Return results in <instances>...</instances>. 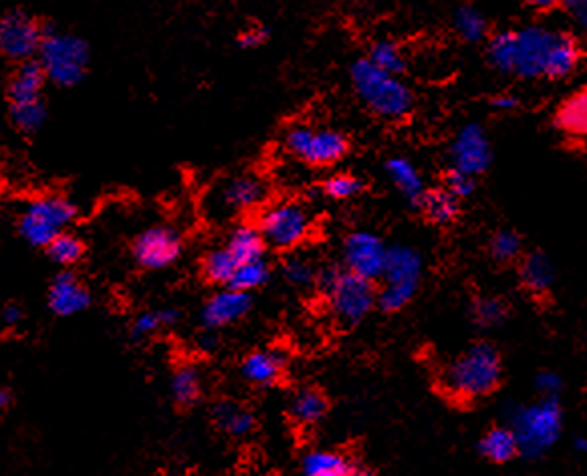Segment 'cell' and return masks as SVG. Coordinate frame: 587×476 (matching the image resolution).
I'll return each instance as SVG.
<instances>
[{"label": "cell", "mask_w": 587, "mask_h": 476, "mask_svg": "<svg viewBox=\"0 0 587 476\" xmlns=\"http://www.w3.org/2000/svg\"><path fill=\"white\" fill-rule=\"evenodd\" d=\"M487 55L491 65L505 75L525 81H561L577 69L581 47L567 31L527 25L493 35Z\"/></svg>", "instance_id": "6da1fadb"}, {"label": "cell", "mask_w": 587, "mask_h": 476, "mask_svg": "<svg viewBox=\"0 0 587 476\" xmlns=\"http://www.w3.org/2000/svg\"><path fill=\"white\" fill-rule=\"evenodd\" d=\"M503 378L499 349L489 341L473 343L442 370V390L460 402H475L493 394Z\"/></svg>", "instance_id": "7a4b0ae2"}, {"label": "cell", "mask_w": 587, "mask_h": 476, "mask_svg": "<svg viewBox=\"0 0 587 476\" xmlns=\"http://www.w3.org/2000/svg\"><path fill=\"white\" fill-rule=\"evenodd\" d=\"M351 85L372 113L392 122L408 117L414 107L412 89L400 77L378 69L368 59L351 65Z\"/></svg>", "instance_id": "3957f363"}, {"label": "cell", "mask_w": 587, "mask_h": 476, "mask_svg": "<svg viewBox=\"0 0 587 476\" xmlns=\"http://www.w3.org/2000/svg\"><path fill=\"white\" fill-rule=\"evenodd\" d=\"M317 285L327 297L333 317L343 325L362 323L378 303L374 283L349 271L327 267L317 273Z\"/></svg>", "instance_id": "277c9868"}, {"label": "cell", "mask_w": 587, "mask_h": 476, "mask_svg": "<svg viewBox=\"0 0 587 476\" xmlns=\"http://www.w3.org/2000/svg\"><path fill=\"white\" fill-rule=\"evenodd\" d=\"M519 452L537 458L543 456L561 436L563 414L557 400L541 398L539 402L519 406L511 414V424Z\"/></svg>", "instance_id": "5b68a950"}, {"label": "cell", "mask_w": 587, "mask_h": 476, "mask_svg": "<svg viewBox=\"0 0 587 476\" xmlns=\"http://www.w3.org/2000/svg\"><path fill=\"white\" fill-rule=\"evenodd\" d=\"M424 273V259L410 245H394L388 249L386 267L382 273V289L378 305L386 313L402 311L418 293Z\"/></svg>", "instance_id": "8992f818"}, {"label": "cell", "mask_w": 587, "mask_h": 476, "mask_svg": "<svg viewBox=\"0 0 587 476\" xmlns=\"http://www.w3.org/2000/svg\"><path fill=\"white\" fill-rule=\"evenodd\" d=\"M87 63L89 47L81 37L67 33L45 35L39 51V65L53 83L61 87L77 85L85 77Z\"/></svg>", "instance_id": "52a82bcc"}, {"label": "cell", "mask_w": 587, "mask_h": 476, "mask_svg": "<svg viewBox=\"0 0 587 476\" xmlns=\"http://www.w3.org/2000/svg\"><path fill=\"white\" fill-rule=\"evenodd\" d=\"M257 226L269 247L289 251L307 241L313 230V218L301 202L279 200L263 210Z\"/></svg>", "instance_id": "ba28073f"}, {"label": "cell", "mask_w": 587, "mask_h": 476, "mask_svg": "<svg viewBox=\"0 0 587 476\" xmlns=\"http://www.w3.org/2000/svg\"><path fill=\"white\" fill-rule=\"evenodd\" d=\"M75 216L77 208L71 200L63 196H41L25 208L19 230L27 243L47 249Z\"/></svg>", "instance_id": "9c48e42d"}, {"label": "cell", "mask_w": 587, "mask_h": 476, "mask_svg": "<svg viewBox=\"0 0 587 476\" xmlns=\"http://www.w3.org/2000/svg\"><path fill=\"white\" fill-rule=\"evenodd\" d=\"M287 152L307 166H331L347 152V138L335 130L295 126L285 136Z\"/></svg>", "instance_id": "30bf717a"}, {"label": "cell", "mask_w": 587, "mask_h": 476, "mask_svg": "<svg viewBox=\"0 0 587 476\" xmlns=\"http://www.w3.org/2000/svg\"><path fill=\"white\" fill-rule=\"evenodd\" d=\"M450 168L460 170L468 176H481L493 164V144L485 128L477 122L462 126L448 148Z\"/></svg>", "instance_id": "8fae6325"}, {"label": "cell", "mask_w": 587, "mask_h": 476, "mask_svg": "<svg viewBox=\"0 0 587 476\" xmlns=\"http://www.w3.org/2000/svg\"><path fill=\"white\" fill-rule=\"evenodd\" d=\"M388 249L382 238L368 230L351 232L343 243V261L347 265V271L354 273L366 281L382 279Z\"/></svg>", "instance_id": "7c38bea8"}, {"label": "cell", "mask_w": 587, "mask_h": 476, "mask_svg": "<svg viewBox=\"0 0 587 476\" xmlns=\"http://www.w3.org/2000/svg\"><path fill=\"white\" fill-rule=\"evenodd\" d=\"M45 41L41 25L23 11L0 17V51L15 61H29Z\"/></svg>", "instance_id": "4fadbf2b"}, {"label": "cell", "mask_w": 587, "mask_h": 476, "mask_svg": "<svg viewBox=\"0 0 587 476\" xmlns=\"http://www.w3.org/2000/svg\"><path fill=\"white\" fill-rule=\"evenodd\" d=\"M182 253L180 234L170 226H154L142 232L134 243V259L150 271H160L178 261Z\"/></svg>", "instance_id": "5bb4252c"}, {"label": "cell", "mask_w": 587, "mask_h": 476, "mask_svg": "<svg viewBox=\"0 0 587 476\" xmlns=\"http://www.w3.org/2000/svg\"><path fill=\"white\" fill-rule=\"evenodd\" d=\"M267 194L269 188L259 176H234L218 190V204L230 214L249 212L259 208L267 200Z\"/></svg>", "instance_id": "9a60e30c"}, {"label": "cell", "mask_w": 587, "mask_h": 476, "mask_svg": "<svg viewBox=\"0 0 587 476\" xmlns=\"http://www.w3.org/2000/svg\"><path fill=\"white\" fill-rule=\"evenodd\" d=\"M251 307L253 299L249 293L224 289L214 293L202 307V323L208 331H216L241 321L251 311Z\"/></svg>", "instance_id": "2e32d148"}, {"label": "cell", "mask_w": 587, "mask_h": 476, "mask_svg": "<svg viewBox=\"0 0 587 476\" xmlns=\"http://www.w3.org/2000/svg\"><path fill=\"white\" fill-rule=\"evenodd\" d=\"M519 281L523 289L533 297L549 295L557 281V269L553 259L543 251L527 253L519 265Z\"/></svg>", "instance_id": "e0dca14e"}, {"label": "cell", "mask_w": 587, "mask_h": 476, "mask_svg": "<svg viewBox=\"0 0 587 476\" xmlns=\"http://www.w3.org/2000/svg\"><path fill=\"white\" fill-rule=\"evenodd\" d=\"M89 291L75 279L73 273L65 271L55 277L49 291V307L61 317H71L89 307Z\"/></svg>", "instance_id": "ac0fdd59"}, {"label": "cell", "mask_w": 587, "mask_h": 476, "mask_svg": "<svg viewBox=\"0 0 587 476\" xmlns=\"http://www.w3.org/2000/svg\"><path fill=\"white\" fill-rule=\"evenodd\" d=\"M555 128L573 140L587 138V87L567 95L553 115Z\"/></svg>", "instance_id": "d6986e66"}, {"label": "cell", "mask_w": 587, "mask_h": 476, "mask_svg": "<svg viewBox=\"0 0 587 476\" xmlns=\"http://www.w3.org/2000/svg\"><path fill=\"white\" fill-rule=\"evenodd\" d=\"M285 370V357L275 349H259L245 357L241 372L247 382L259 388L277 384Z\"/></svg>", "instance_id": "ffe728a7"}, {"label": "cell", "mask_w": 587, "mask_h": 476, "mask_svg": "<svg viewBox=\"0 0 587 476\" xmlns=\"http://www.w3.org/2000/svg\"><path fill=\"white\" fill-rule=\"evenodd\" d=\"M224 247L234 259H237L239 265L261 261L265 259L267 251V243L257 224H239L230 232Z\"/></svg>", "instance_id": "44dd1931"}, {"label": "cell", "mask_w": 587, "mask_h": 476, "mask_svg": "<svg viewBox=\"0 0 587 476\" xmlns=\"http://www.w3.org/2000/svg\"><path fill=\"white\" fill-rule=\"evenodd\" d=\"M386 174L390 178V182L398 188V192L412 204L418 206V202L422 200L426 186H424V178L418 172V168L402 156H394L386 162Z\"/></svg>", "instance_id": "7402d4cb"}, {"label": "cell", "mask_w": 587, "mask_h": 476, "mask_svg": "<svg viewBox=\"0 0 587 476\" xmlns=\"http://www.w3.org/2000/svg\"><path fill=\"white\" fill-rule=\"evenodd\" d=\"M432 224H452L460 214V200L454 198L446 188L426 190L416 206Z\"/></svg>", "instance_id": "603a6c76"}, {"label": "cell", "mask_w": 587, "mask_h": 476, "mask_svg": "<svg viewBox=\"0 0 587 476\" xmlns=\"http://www.w3.org/2000/svg\"><path fill=\"white\" fill-rule=\"evenodd\" d=\"M45 71L39 63L27 61L21 65V69L15 73L11 87H9V97L11 103H29V101H39L43 99V83H45Z\"/></svg>", "instance_id": "cb8c5ba5"}, {"label": "cell", "mask_w": 587, "mask_h": 476, "mask_svg": "<svg viewBox=\"0 0 587 476\" xmlns=\"http://www.w3.org/2000/svg\"><path fill=\"white\" fill-rule=\"evenodd\" d=\"M452 27L464 43H481L489 35L487 15L473 5H462L454 11Z\"/></svg>", "instance_id": "d4e9b609"}, {"label": "cell", "mask_w": 587, "mask_h": 476, "mask_svg": "<svg viewBox=\"0 0 587 476\" xmlns=\"http://www.w3.org/2000/svg\"><path fill=\"white\" fill-rule=\"evenodd\" d=\"M479 450L487 460L501 464L509 462L513 456L519 454V444L509 426H497L483 436Z\"/></svg>", "instance_id": "484cf974"}, {"label": "cell", "mask_w": 587, "mask_h": 476, "mask_svg": "<svg viewBox=\"0 0 587 476\" xmlns=\"http://www.w3.org/2000/svg\"><path fill=\"white\" fill-rule=\"evenodd\" d=\"M214 422L230 436H247L255 428V416L234 402H220L214 408Z\"/></svg>", "instance_id": "4316f807"}, {"label": "cell", "mask_w": 587, "mask_h": 476, "mask_svg": "<svg viewBox=\"0 0 587 476\" xmlns=\"http://www.w3.org/2000/svg\"><path fill=\"white\" fill-rule=\"evenodd\" d=\"M327 414V400L313 388L299 390L291 400V416L305 426H313Z\"/></svg>", "instance_id": "83f0119b"}, {"label": "cell", "mask_w": 587, "mask_h": 476, "mask_svg": "<svg viewBox=\"0 0 587 476\" xmlns=\"http://www.w3.org/2000/svg\"><path fill=\"white\" fill-rule=\"evenodd\" d=\"M172 396L180 406H192L202 396V374L194 366H182L172 376Z\"/></svg>", "instance_id": "f1b7e54d"}, {"label": "cell", "mask_w": 587, "mask_h": 476, "mask_svg": "<svg viewBox=\"0 0 587 476\" xmlns=\"http://www.w3.org/2000/svg\"><path fill=\"white\" fill-rule=\"evenodd\" d=\"M473 321L483 329H495L509 317V305L501 297H477L471 305Z\"/></svg>", "instance_id": "f546056e"}, {"label": "cell", "mask_w": 587, "mask_h": 476, "mask_svg": "<svg viewBox=\"0 0 587 476\" xmlns=\"http://www.w3.org/2000/svg\"><path fill=\"white\" fill-rule=\"evenodd\" d=\"M349 462L343 454L333 450H313L303 458L305 476H327V474H345Z\"/></svg>", "instance_id": "4dcf8cb0"}, {"label": "cell", "mask_w": 587, "mask_h": 476, "mask_svg": "<svg viewBox=\"0 0 587 476\" xmlns=\"http://www.w3.org/2000/svg\"><path fill=\"white\" fill-rule=\"evenodd\" d=\"M368 61H372L378 69H382L390 75H396V77H400L408 65L402 47L394 41H388V39H382L372 45Z\"/></svg>", "instance_id": "1f68e13d"}, {"label": "cell", "mask_w": 587, "mask_h": 476, "mask_svg": "<svg viewBox=\"0 0 587 476\" xmlns=\"http://www.w3.org/2000/svg\"><path fill=\"white\" fill-rule=\"evenodd\" d=\"M269 277H271V269L265 259L253 261V263H243V265H239L237 271H234L228 289L251 295V291L263 287L269 281Z\"/></svg>", "instance_id": "d6a6232c"}, {"label": "cell", "mask_w": 587, "mask_h": 476, "mask_svg": "<svg viewBox=\"0 0 587 476\" xmlns=\"http://www.w3.org/2000/svg\"><path fill=\"white\" fill-rule=\"evenodd\" d=\"M239 269V263L237 259H234L226 247H220V249H214L212 253L206 255L204 263H202V271H204V277L210 281V283H218V285H230L232 281V275L234 271Z\"/></svg>", "instance_id": "836d02e7"}, {"label": "cell", "mask_w": 587, "mask_h": 476, "mask_svg": "<svg viewBox=\"0 0 587 476\" xmlns=\"http://www.w3.org/2000/svg\"><path fill=\"white\" fill-rule=\"evenodd\" d=\"M11 117L21 132L31 134L43 128L47 119V107L43 99L29 103H11Z\"/></svg>", "instance_id": "e575fe53"}, {"label": "cell", "mask_w": 587, "mask_h": 476, "mask_svg": "<svg viewBox=\"0 0 587 476\" xmlns=\"http://www.w3.org/2000/svg\"><path fill=\"white\" fill-rule=\"evenodd\" d=\"M491 255L499 263H513L523 253V238L513 228H501L491 238Z\"/></svg>", "instance_id": "d590c367"}, {"label": "cell", "mask_w": 587, "mask_h": 476, "mask_svg": "<svg viewBox=\"0 0 587 476\" xmlns=\"http://www.w3.org/2000/svg\"><path fill=\"white\" fill-rule=\"evenodd\" d=\"M47 253L53 259V263H57L61 267H71L81 259L83 245L77 236L63 232L47 247Z\"/></svg>", "instance_id": "8d00e7d4"}, {"label": "cell", "mask_w": 587, "mask_h": 476, "mask_svg": "<svg viewBox=\"0 0 587 476\" xmlns=\"http://www.w3.org/2000/svg\"><path fill=\"white\" fill-rule=\"evenodd\" d=\"M178 321V311L176 309H164V311H148L142 313L134 325H132V333L136 337H148L154 331L162 329V327H170Z\"/></svg>", "instance_id": "74e56055"}, {"label": "cell", "mask_w": 587, "mask_h": 476, "mask_svg": "<svg viewBox=\"0 0 587 476\" xmlns=\"http://www.w3.org/2000/svg\"><path fill=\"white\" fill-rule=\"evenodd\" d=\"M364 184L351 174H333L323 182V194L331 200H347L362 192Z\"/></svg>", "instance_id": "f35d334b"}, {"label": "cell", "mask_w": 587, "mask_h": 476, "mask_svg": "<svg viewBox=\"0 0 587 476\" xmlns=\"http://www.w3.org/2000/svg\"><path fill=\"white\" fill-rule=\"evenodd\" d=\"M283 275L285 279L295 285V287H307L311 285L313 281H317V273H315V267L309 263V259L305 257H289L285 267H283Z\"/></svg>", "instance_id": "ab89813d"}, {"label": "cell", "mask_w": 587, "mask_h": 476, "mask_svg": "<svg viewBox=\"0 0 587 476\" xmlns=\"http://www.w3.org/2000/svg\"><path fill=\"white\" fill-rule=\"evenodd\" d=\"M442 188H446L454 198L464 200V198H468V196H471L477 190V178L468 176V174H464L460 170L450 168L444 174V186Z\"/></svg>", "instance_id": "60d3db41"}, {"label": "cell", "mask_w": 587, "mask_h": 476, "mask_svg": "<svg viewBox=\"0 0 587 476\" xmlns=\"http://www.w3.org/2000/svg\"><path fill=\"white\" fill-rule=\"evenodd\" d=\"M559 11L569 19V23L581 31L587 33V0H573V3L559 5Z\"/></svg>", "instance_id": "b9f144b4"}, {"label": "cell", "mask_w": 587, "mask_h": 476, "mask_svg": "<svg viewBox=\"0 0 587 476\" xmlns=\"http://www.w3.org/2000/svg\"><path fill=\"white\" fill-rule=\"evenodd\" d=\"M535 386H537V392L547 398V400H557L559 392L563 390V380L559 378V374L555 372H541L537 378H535Z\"/></svg>", "instance_id": "7bdbcfd3"}, {"label": "cell", "mask_w": 587, "mask_h": 476, "mask_svg": "<svg viewBox=\"0 0 587 476\" xmlns=\"http://www.w3.org/2000/svg\"><path fill=\"white\" fill-rule=\"evenodd\" d=\"M269 37V31L263 29V27H253V29H247L241 37H239V43L243 49H255V47H261Z\"/></svg>", "instance_id": "ee69618b"}, {"label": "cell", "mask_w": 587, "mask_h": 476, "mask_svg": "<svg viewBox=\"0 0 587 476\" xmlns=\"http://www.w3.org/2000/svg\"><path fill=\"white\" fill-rule=\"evenodd\" d=\"M493 109L499 111V113H511L515 109H519V97L513 95V93H503V95H497L493 101H491Z\"/></svg>", "instance_id": "f6af8a7d"}, {"label": "cell", "mask_w": 587, "mask_h": 476, "mask_svg": "<svg viewBox=\"0 0 587 476\" xmlns=\"http://www.w3.org/2000/svg\"><path fill=\"white\" fill-rule=\"evenodd\" d=\"M21 319H23V309L19 305H9L5 309V313H3V321L7 325H11V327L17 325V323H21Z\"/></svg>", "instance_id": "bcb514c9"}, {"label": "cell", "mask_w": 587, "mask_h": 476, "mask_svg": "<svg viewBox=\"0 0 587 476\" xmlns=\"http://www.w3.org/2000/svg\"><path fill=\"white\" fill-rule=\"evenodd\" d=\"M216 343H218V337H216V333L214 331H204L202 335H200V339H198V347L202 349V351H212L214 347H216Z\"/></svg>", "instance_id": "7dc6e473"}, {"label": "cell", "mask_w": 587, "mask_h": 476, "mask_svg": "<svg viewBox=\"0 0 587 476\" xmlns=\"http://www.w3.org/2000/svg\"><path fill=\"white\" fill-rule=\"evenodd\" d=\"M345 476H372V472L362 464H349Z\"/></svg>", "instance_id": "c3c4849f"}, {"label": "cell", "mask_w": 587, "mask_h": 476, "mask_svg": "<svg viewBox=\"0 0 587 476\" xmlns=\"http://www.w3.org/2000/svg\"><path fill=\"white\" fill-rule=\"evenodd\" d=\"M11 404H13V394L9 390H0V414L9 410Z\"/></svg>", "instance_id": "681fc988"}, {"label": "cell", "mask_w": 587, "mask_h": 476, "mask_svg": "<svg viewBox=\"0 0 587 476\" xmlns=\"http://www.w3.org/2000/svg\"><path fill=\"white\" fill-rule=\"evenodd\" d=\"M575 448H577L579 452L587 454V436H581V438H577V440H575Z\"/></svg>", "instance_id": "f907efd6"}, {"label": "cell", "mask_w": 587, "mask_h": 476, "mask_svg": "<svg viewBox=\"0 0 587 476\" xmlns=\"http://www.w3.org/2000/svg\"><path fill=\"white\" fill-rule=\"evenodd\" d=\"M327 476H345V474H327Z\"/></svg>", "instance_id": "816d5d0a"}]
</instances>
